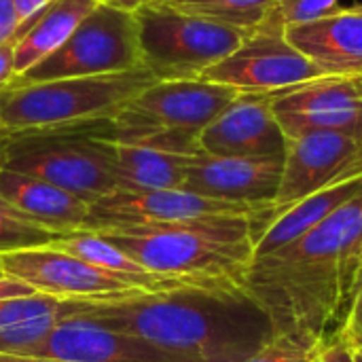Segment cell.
Instances as JSON below:
<instances>
[{"label":"cell","instance_id":"6da1fadb","mask_svg":"<svg viewBox=\"0 0 362 362\" xmlns=\"http://www.w3.org/2000/svg\"><path fill=\"white\" fill-rule=\"evenodd\" d=\"M362 265V195L305 238L255 257L246 297L272 335L318 348L339 333Z\"/></svg>","mask_w":362,"mask_h":362},{"label":"cell","instance_id":"7a4b0ae2","mask_svg":"<svg viewBox=\"0 0 362 362\" xmlns=\"http://www.w3.org/2000/svg\"><path fill=\"white\" fill-rule=\"evenodd\" d=\"M74 314L142 337L182 362H242L272 337L267 318L250 299L204 293L74 303Z\"/></svg>","mask_w":362,"mask_h":362},{"label":"cell","instance_id":"3957f363","mask_svg":"<svg viewBox=\"0 0 362 362\" xmlns=\"http://www.w3.org/2000/svg\"><path fill=\"white\" fill-rule=\"evenodd\" d=\"M91 233L168 280L178 293L248 299L246 282L255 259V218L250 216L108 227Z\"/></svg>","mask_w":362,"mask_h":362},{"label":"cell","instance_id":"277c9868","mask_svg":"<svg viewBox=\"0 0 362 362\" xmlns=\"http://www.w3.org/2000/svg\"><path fill=\"white\" fill-rule=\"evenodd\" d=\"M157 78L144 70L104 76L11 83L0 91V132L6 136L110 123Z\"/></svg>","mask_w":362,"mask_h":362},{"label":"cell","instance_id":"5b68a950","mask_svg":"<svg viewBox=\"0 0 362 362\" xmlns=\"http://www.w3.org/2000/svg\"><path fill=\"white\" fill-rule=\"evenodd\" d=\"M238 95V89L206 78L155 81L108 123V136L119 142L202 155L197 136Z\"/></svg>","mask_w":362,"mask_h":362},{"label":"cell","instance_id":"8992f818","mask_svg":"<svg viewBox=\"0 0 362 362\" xmlns=\"http://www.w3.org/2000/svg\"><path fill=\"white\" fill-rule=\"evenodd\" d=\"M4 168L36 176L89 202L119 191L108 123L8 136Z\"/></svg>","mask_w":362,"mask_h":362},{"label":"cell","instance_id":"52a82bcc","mask_svg":"<svg viewBox=\"0 0 362 362\" xmlns=\"http://www.w3.org/2000/svg\"><path fill=\"white\" fill-rule=\"evenodd\" d=\"M136 19L142 68L157 81L202 78L248 36L242 28L182 13L161 0L138 8Z\"/></svg>","mask_w":362,"mask_h":362},{"label":"cell","instance_id":"ba28073f","mask_svg":"<svg viewBox=\"0 0 362 362\" xmlns=\"http://www.w3.org/2000/svg\"><path fill=\"white\" fill-rule=\"evenodd\" d=\"M142 68L136 13L98 4L68 40L13 83L119 74Z\"/></svg>","mask_w":362,"mask_h":362},{"label":"cell","instance_id":"9c48e42d","mask_svg":"<svg viewBox=\"0 0 362 362\" xmlns=\"http://www.w3.org/2000/svg\"><path fill=\"white\" fill-rule=\"evenodd\" d=\"M362 176V140L339 132H312L286 140L282 182L269 210L257 223V238L284 210L308 195Z\"/></svg>","mask_w":362,"mask_h":362},{"label":"cell","instance_id":"30bf717a","mask_svg":"<svg viewBox=\"0 0 362 362\" xmlns=\"http://www.w3.org/2000/svg\"><path fill=\"white\" fill-rule=\"evenodd\" d=\"M286 30L269 15L250 30L244 42L223 62L204 72L202 78L223 83L240 93H276L327 74L286 40Z\"/></svg>","mask_w":362,"mask_h":362},{"label":"cell","instance_id":"8fae6325","mask_svg":"<svg viewBox=\"0 0 362 362\" xmlns=\"http://www.w3.org/2000/svg\"><path fill=\"white\" fill-rule=\"evenodd\" d=\"M0 265L6 278L19 280L34 293L53 297L57 301L104 303L144 293L119 276L53 246L2 252Z\"/></svg>","mask_w":362,"mask_h":362},{"label":"cell","instance_id":"7c38bea8","mask_svg":"<svg viewBox=\"0 0 362 362\" xmlns=\"http://www.w3.org/2000/svg\"><path fill=\"white\" fill-rule=\"evenodd\" d=\"M269 206L233 204L212 199L187 189H161V191H117L91 202V214L85 231H98L108 227H138L157 223H182L212 216H250L257 223Z\"/></svg>","mask_w":362,"mask_h":362},{"label":"cell","instance_id":"4fadbf2b","mask_svg":"<svg viewBox=\"0 0 362 362\" xmlns=\"http://www.w3.org/2000/svg\"><path fill=\"white\" fill-rule=\"evenodd\" d=\"M274 115L288 138L339 132L362 140V95L354 76H325L272 93Z\"/></svg>","mask_w":362,"mask_h":362},{"label":"cell","instance_id":"5bb4252c","mask_svg":"<svg viewBox=\"0 0 362 362\" xmlns=\"http://www.w3.org/2000/svg\"><path fill=\"white\" fill-rule=\"evenodd\" d=\"M197 146L210 157L284 155L286 136L274 115L272 93H240L197 136Z\"/></svg>","mask_w":362,"mask_h":362},{"label":"cell","instance_id":"9a60e30c","mask_svg":"<svg viewBox=\"0 0 362 362\" xmlns=\"http://www.w3.org/2000/svg\"><path fill=\"white\" fill-rule=\"evenodd\" d=\"M30 358L57 362H182L142 337L110 329L74 312L49 333Z\"/></svg>","mask_w":362,"mask_h":362},{"label":"cell","instance_id":"2e32d148","mask_svg":"<svg viewBox=\"0 0 362 362\" xmlns=\"http://www.w3.org/2000/svg\"><path fill=\"white\" fill-rule=\"evenodd\" d=\"M284 155L274 157H210L197 155L187 172V191L250 206H272L278 195Z\"/></svg>","mask_w":362,"mask_h":362},{"label":"cell","instance_id":"e0dca14e","mask_svg":"<svg viewBox=\"0 0 362 362\" xmlns=\"http://www.w3.org/2000/svg\"><path fill=\"white\" fill-rule=\"evenodd\" d=\"M286 40L327 76L362 74V6L286 28Z\"/></svg>","mask_w":362,"mask_h":362},{"label":"cell","instance_id":"ac0fdd59","mask_svg":"<svg viewBox=\"0 0 362 362\" xmlns=\"http://www.w3.org/2000/svg\"><path fill=\"white\" fill-rule=\"evenodd\" d=\"M0 197L28 218L57 233L85 231L91 214L89 199L4 165L0 168Z\"/></svg>","mask_w":362,"mask_h":362},{"label":"cell","instance_id":"d6986e66","mask_svg":"<svg viewBox=\"0 0 362 362\" xmlns=\"http://www.w3.org/2000/svg\"><path fill=\"white\" fill-rule=\"evenodd\" d=\"M98 6V0H51L13 38L15 78L57 51L76 25Z\"/></svg>","mask_w":362,"mask_h":362},{"label":"cell","instance_id":"ffe728a7","mask_svg":"<svg viewBox=\"0 0 362 362\" xmlns=\"http://www.w3.org/2000/svg\"><path fill=\"white\" fill-rule=\"evenodd\" d=\"M358 195H362V176L303 197L301 202H297L295 206L278 214L263 229V233L255 242V257L272 255L305 238L308 233L325 225L339 208H344L348 202L356 199Z\"/></svg>","mask_w":362,"mask_h":362},{"label":"cell","instance_id":"44dd1931","mask_svg":"<svg viewBox=\"0 0 362 362\" xmlns=\"http://www.w3.org/2000/svg\"><path fill=\"white\" fill-rule=\"evenodd\" d=\"M112 146L119 191L182 189L189 165L197 157L119 140H112Z\"/></svg>","mask_w":362,"mask_h":362},{"label":"cell","instance_id":"7402d4cb","mask_svg":"<svg viewBox=\"0 0 362 362\" xmlns=\"http://www.w3.org/2000/svg\"><path fill=\"white\" fill-rule=\"evenodd\" d=\"M53 248L68 252L72 257H78L104 272H110L119 276L121 280L129 282L132 286L148 293V295H172L178 293L168 280H163L157 274L146 272L142 265H138L134 259H129L125 252L115 248L110 242L100 238L98 233L91 231H78V233H68L62 240L51 244Z\"/></svg>","mask_w":362,"mask_h":362},{"label":"cell","instance_id":"603a6c76","mask_svg":"<svg viewBox=\"0 0 362 362\" xmlns=\"http://www.w3.org/2000/svg\"><path fill=\"white\" fill-rule=\"evenodd\" d=\"M182 13L223 21L246 32L259 28L276 8L278 0H161Z\"/></svg>","mask_w":362,"mask_h":362},{"label":"cell","instance_id":"cb8c5ba5","mask_svg":"<svg viewBox=\"0 0 362 362\" xmlns=\"http://www.w3.org/2000/svg\"><path fill=\"white\" fill-rule=\"evenodd\" d=\"M8 136H0V168L4 165V153H6ZM68 233H57L25 214H21L17 208H13L6 199L0 197V255L11 250H23V248H40L51 246L53 242L62 240Z\"/></svg>","mask_w":362,"mask_h":362},{"label":"cell","instance_id":"d4e9b609","mask_svg":"<svg viewBox=\"0 0 362 362\" xmlns=\"http://www.w3.org/2000/svg\"><path fill=\"white\" fill-rule=\"evenodd\" d=\"M72 312H68V314H51V316H42L38 320H30V322H23V325L0 329V356L30 358L38 350V346L49 337V333L64 318L72 316Z\"/></svg>","mask_w":362,"mask_h":362},{"label":"cell","instance_id":"484cf974","mask_svg":"<svg viewBox=\"0 0 362 362\" xmlns=\"http://www.w3.org/2000/svg\"><path fill=\"white\" fill-rule=\"evenodd\" d=\"M74 310L70 301H57L47 295H28L15 299H0V329L38 320L51 314H68Z\"/></svg>","mask_w":362,"mask_h":362},{"label":"cell","instance_id":"4316f807","mask_svg":"<svg viewBox=\"0 0 362 362\" xmlns=\"http://www.w3.org/2000/svg\"><path fill=\"white\" fill-rule=\"evenodd\" d=\"M339 8H341L339 0H278L272 15L286 30L293 25H303L325 19L337 13Z\"/></svg>","mask_w":362,"mask_h":362},{"label":"cell","instance_id":"83f0119b","mask_svg":"<svg viewBox=\"0 0 362 362\" xmlns=\"http://www.w3.org/2000/svg\"><path fill=\"white\" fill-rule=\"evenodd\" d=\"M314 348L284 335H272L257 352L242 362H314Z\"/></svg>","mask_w":362,"mask_h":362},{"label":"cell","instance_id":"f1b7e54d","mask_svg":"<svg viewBox=\"0 0 362 362\" xmlns=\"http://www.w3.org/2000/svg\"><path fill=\"white\" fill-rule=\"evenodd\" d=\"M339 335L352 350H362V288H356L352 295Z\"/></svg>","mask_w":362,"mask_h":362},{"label":"cell","instance_id":"f546056e","mask_svg":"<svg viewBox=\"0 0 362 362\" xmlns=\"http://www.w3.org/2000/svg\"><path fill=\"white\" fill-rule=\"evenodd\" d=\"M314 362H356L354 361V350L341 339V335H333L327 339L322 346L316 348Z\"/></svg>","mask_w":362,"mask_h":362},{"label":"cell","instance_id":"4dcf8cb0","mask_svg":"<svg viewBox=\"0 0 362 362\" xmlns=\"http://www.w3.org/2000/svg\"><path fill=\"white\" fill-rule=\"evenodd\" d=\"M19 30V17L15 11V0H0V45L15 38Z\"/></svg>","mask_w":362,"mask_h":362},{"label":"cell","instance_id":"1f68e13d","mask_svg":"<svg viewBox=\"0 0 362 362\" xmlns=\"http://www.w3.org/2000/svg\"><path fill=\"white\" fill-rule=\"evenodd\" d=\"M15 81V57H13V40L0 45V91L6 89Z\"/></svg>","mask_w":362,"mask_h":362},{"label":"cell","instance_id":"d6a6232c","mask_svg":"<svg viewBox=\"0 0 362 362\" xmlns=\"http://www.w3.org/2000/svg\"><path fill=\"white\" fill-rule=\"evenodd\" d=\"M28 295H38L34 293L28 284L13 280V278H0V299H15V297H28Z\"/></svg>","mask_w":362,"mask_h":362},{"label":"cell","instance_id":"836d02e7","mask_svg":"<svg viewBox=\"0 0 362 362\" xmlns=\"http://www.w3.org/2000/svg\"><path fill=\"white\" fill-rule=\"evenodd\" d=\"M51 0H15V11L19 17V25L30 21L36 13H40Z\"/></svg>","mask_w":362,"mask_h":362},{"label":"cell","instance_id":"e575fe53","mask_svg":"<svg viewBox=\"0 0 362 362\" xmlns=\"http://www.w3.org/2000/svg\"><path fill=\"white\" fill-rule=\"evenodd\" d=\"M155 0H98V4L117 8V11H125V13H136L138 8H142L144 4H151Z\"/></svg>","mask_w":362,"mask_h":362},{"label":"cell","instance_id":"d590c367","mask_svg":"<svg viewBox=\"0 0 362 362\" xmlns=\"http://www.w3.org/2000/svg\"><path fill=\"white\" fill-rule=\"evenodd\" d=\"M0 362H57L51 358H19V356H0Z\"/></svg>","mask_w":362,"mask_h":362},{"label":"cell","instance_id":"8d00e7d4","mask_svg":"<svg viewBox=\"0 0 362 362\" xmlns=\"http://www.w3.org/2000/svg\"><path fill=\"white\" fill-rule=\"evenodd\" d=\"M354 85H356L358 93H361V95H362V74H358V76H354Z\"/></svg>","mask_w":362,"mask_h":362},{"label":"cell","instance_id":"74e56055","mask_svg":"<svg viewBox=\"0 0 362 362\" xmlns=\"http://www.w3.org/2000/svg\"><path fill=\"white\" fill-rule=\"evenodd\" d=\"M356 288H362V265H361V272H358V278H356ZM354 288V291H356Z\"/></svg>","mask_w":362,"mask_h":362},{"label":"cell","instance_id":"f35d334b","mask_svg":"<svg viewBox=\"0 0 362 362\" xmlns=\"http://www.w3.org/2000/svg\"><path fill=\"white\" fill-rule=\"evenodd\" d=\"M354 361L362 362V350H354Z\"/></svg>","mask_w":362,"mask_h":362},{"label":"cell","instance_id":"ab89813d","mask_svg":"<svg viewBox=\"0 0 362 362\" xmlns=\"http://www.w3.org/2000/svg\"><path fill=\"white\" fill-rule=\"evenodd\" d=\"M0 278H4V272H2V265H0Z\"/></svg>","mask_w":362,"mask_h":362},{"label":"cell","instance_id":"60d3db41","mask_svg":"<svg viewBox=\"0 0 362 362\" xmlns=\"http://www.w3.org/2000/svg\"><path fill=\"white\" fill-rule=\"evenodd\" d=\"M0 136H2V132H0Z\"/></svg>","mask_w":362,"mask_h":362}]
</instances>
